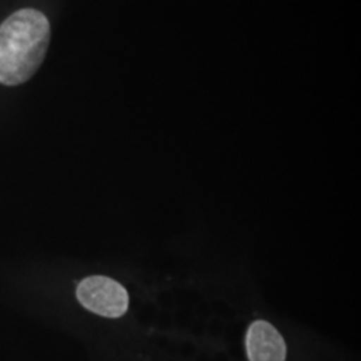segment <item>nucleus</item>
I'll return each mask as SVG.
<instances>
[{
    "mask_svg": "<svg viewBox=\"0 0 361 361\" xmlns=\"http://www.w3.org/2000/svg\"><path fill=\"white\" fill-rule=\"evenodd\" d=\"M245 345L249 361H285L286 359L284 338L268 322L258 320L249 326Z\"/></svg>",
    "mask_w": 361,
    "mask_h": 361,
    "instance_id": "3",
    "label": "nucleus"
},
{
    "mask_svg": "<svg viewBox=\"0 0 361 361\" xmlns=\"http://www.w3.org/2000/svg\"><path fill=\"white\" fill-rule=\"evenodd\" d=\"M51 38L49 19L32 8L19 10L0 26V83L18 86L34 77Z\"/></svg>",
    "mask_w": 361,
    "mask_h": 361,
    "instance_id": "1",
    "label": "nucleus"
},
{
    "mask_svg": "<svg viewBox=\"0 0 361 361\" xmlns=\"http://www.w3.org/2000/svg\"><path fill=\"white\" fill-rule=\"evenodd\" d=\"M79 302L92 313L116 319L129 308L128 290L116 280L104 276H91L82 280L77 288Z\"/></svg>",
    "mask_w": 361,
    "mask_h": 361,
    "instance_id": "2",
    "label": "nucleus"
}]
</instances>
